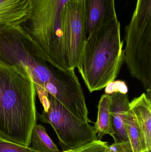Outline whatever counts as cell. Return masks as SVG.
Segmentation results:
<instances>
[{
  "label": "cell",
  "instance_id": "obj_1",
  "mask_svg": "<svg viewBox=\"0 0 151 152\" xmlns=\"http://www.w3.org/2000/svg\"><path fill=\"white\" fill-rule=\"evenodd\" d=\"M0 63L29 75L41 104L48 100V94L70 112L78 110L85 103L74 69L55 66L21 25L0 28Z\"/></svg>",
  "mask_w": 151,
  "mask_h": 152
},
{
  "label": "cell",
  "instance_id": "obj_2",
  "mask_svg": "<svg viewBox=\"0 0 151 152\" xmlns=\"http://www.w3.org/2000/svg\"><path fill=\"white\" fill-rule=\"evenodd\" d=\"M36 89L29 75L0 63V137L29 147L37 123Z\"/></svg>",
  "mask_w": 151,
  "mask_h": 152
},
{
  "label": "cell",
  "instance_id": "obj_3",
  "mask_svg": "<svg viewBox=\"0 0 151 152\" xmlns=\"http://www.w3.org/2000/svg\"><path fill=\"white\" fill-rule=\"evenodd\" d=\"M123 44L118 19L88 35L77 68L90 93L104 88L118 77L124 62Z\"/></svg>",
  "mask_w": 151,
  "mask_h": 152
},
{
  "label": "cell",
  "instance_id": "obj_4",
  "mask_svg": "<svg viewBox=\"0 0 151 152\" xmlns=\"http://www.w3.org/2000/svg\"><path fill=\"white\" fill-rule=\"evenodd\" d=\"M72 0H27L28 16L21 26L55 66L68 68L61 18L64 6Z\"/></svg>",
  "mask_w": 151,
  "mask_h": 152
},
{
  "label": "cell",
  "instance_id": "obj_5",
  "mask_svg": "<svg viewBox=\"0 0 151 152\" xmlns=\"http://www.w3.org/2000/svg\"><path fill=\"white\" fill-rule=\"evenodd\" d=\"M124 62L151 96V0H137L125 29Z\"/></svg>",
  "mask_w": 151,
  "mask_h": 152
},
{
  "label": "cell",
  "instance_id": "obj_6",
  "mask_svg": "<svg viewBox=\"0 0 151 152\" xmlns=\"http://www.w3.org/2000/svg\"><path fill=\"white\" fill-rule=\"evenodd\" d=\"M48 97L49 106L39 119L52 127L63 151L80 148L98 140L95 126L71 113L52 95L48 94Z\"/></svg>",
  "mask_w": 151,
  "mask_h": 152
},
{
  "label": "cell",
  "instance_id": "obj_7",
  "mask_svg": "<svg viewBox=\"0 0 151 152\" xmlns=\"http://www.w3.org/2000/svg\"><path fill=\"white\" fill-rule=\"evenodd\" d=\"M61 28L69 69H74L79 65L87 34L84 0H72L65 5Z\"/></svg>",
  "mask_w": 151,
  "mask_h": 152
},
{
  "label": "cell",
  "instance_id": "obj_8",
  "mask_svg": "<svg viewBox=\"0 0 151 152\" xmlns=\"http://www.w3.org/2000/svg\"><path fill=\"white\" fill-rule=\"evenodd\" d=\"M84 1L88 35L106 22L117 19L114 0H84Z\"/></svg>",
  "mask_w": 151,
  "mask_h": 152
},
{
  "label": "cell",
  "instance_id": "obj_9",
  "mask_svg": "<svg viewBox=\"0 0 151 152\" xmlns=\"http://www.w3.org/2000/svg\"><path fill=\"white\" fill-rule=\"evenodd\" d=\"M111 95L110 108L112 127L113 130V138L114 143L129 141L126 130L125 121L128 111L130 109L127 94L114 93Z\"/></svg>",
  "mask_w": 151,
  "mask_h": 152
},
{
  "label": "cell",
  "instance_id": "obj_10",
  "mask_svg": "<svg viewBox=\"0 0 151 152\" xmlns=\"http://www.w3.org/2000/svg\"><path fill=\"white\" fill-rule=\"evenodd\" d=\"M129 107L142 135L147 151H151V101L145 93L134 98Z\"/></svg>",
  "mask_w": 151,
  "mask_h": 152
},
{
  "label": "cell",
  "instance_id": "obj_11",
  "mask_svg": "<svg viewBox=\"0 0 151 152\" xmlns=\"http://www.w3.org/2000/svg\"><path fill=\"white\" fill-rule=\"evenodd\" d=\"M29 10L27 0H0V28L21 25Z\"/></svg>",
  "mask_w": 151,
  "mask_h": 152
},
{
  "label": "cell",
  "instance_id": "obj_12",
  "mask_svg": "<svg viewBox=\"0 0 151 152\" xmlns=\"http://www.w3.org/2000/svg\"><path fill=\"white\" fill-rule=\"evenodd\" d=\"M111 104V95L103 94L98 102L97 119L94 126L98 140H102L103 136L106 134L110 135L112 137L113 136L110 112Z\"/></svg>",
  "mask_w": 151,
  "mask_h": 152
},
{
  "label": "cell",
  "instance_id": "obj_13",
  "mask_svg": "<svg viewBox=\"0 0 151 152\" xmlns=\"http://www.w3.org/2000/svg\"><path fill=\"white\" fill-rule=\"evenodd\" d=\"M125 130L134 152L147 151L142 135L133 112L129 109L126 116Z\"/></svg>",
  "mask_w": 151,
  "mask_h": 152
},
{
  "label": "cell",
  "instance_id": "obj_14",
  "mask_svg": "<svg viewBox=\"0 0 151 152\" xmlns=\"http://www.w3.org/2000/svg\"><path fill=\"white\" fill-rule=\"evenodd\" d=\"M30 147L39 152H59L57 145L53 142L46 132L45 127L36 124L34 127L31 137Z\"/></svg>",
  "mask_w": 151,
  "mask_h": 152
},
{
  "label": "cell",
  "instance_id": "obj_15",
  "mask_svg": "<svg viewBox=\"0 0 151 152\" xmlns=\"http://www.w3.org/2000/svg\"><path fill=\"white\" fill-rule=\"evenodd\" d=\"M0 152H39L30 146L27 147L6 140L0 137Z\"/></svg>",
  "mask_w": 151,
  "mask_h": 152
},
{
  "label": "cell",
  "instance_id": "obj_16",
  "mask_svg": "<svg viewBox=\"0 0 151 152\" xmlns=\"http://www.w3.org/2000/svg\"><path fill=\"white\" fill-rule=\"evenodd\" d=\"M105 89V93L107 94L111 95L114 93L127 94L128 88L126 83L123 80H113L109 82Z\"/></svg>",
  "mask_w": 151,
  "mask_h": 152
},
{
  "label": "cell",
  "instance_id": "obj_17",
  "mask_svg": "<svg viewBox=\"0 0 151 152\" xmlns=\"http://www.w3.org/2000/svg\"><path fill=\"white\" fill-rule=\"evenodd\" d=\"M108 145L107 142L98 139L84 145L79 152H106Z\"/></svg>",
  "mask_w": 151,
  "mask_h": 152
},
{
  "label": "cell",
  "instance_id": "obj_18",
  "mask_svg": "<svg viewBox=\"0 0 151 152\" xmlns=\"http://www.w3.org/2000/svg\"><path fill=\"white\" fill-rule=\"evenodd\" d=\"M106 152H134L129 141L114 143L108 145Z\"/></svg>",
  "mask_w": 151,
  "mask_h": 152
},
{
  "label": "cell",
  "instance_id": "obj_19",
  "mask_svg": "<svg viewBox=\"0 0 151 152\" xmlns=\"http://www.w3.org/2000/svg\"><path fill=\"white\" fill-rule=\"evenodd\" d=\"M84 146H82V147H80V148L73 149V150H68V151H63L62 152L59 151V152H79L80 151H81V150H82V147H83Z\"/></svg>",
  "mask_w": 151,
  "mask_h": 152
},
{
  "label": "cell",
  "instance_id": "obj_20",
  "mask_svg": "<svg viewBox=\"0 0 151 152\" xmlns=\"http://www.w3.org/2000/svg\"><path fill=\"white\" fill-rule=\"evenodd\" d=\"M144 152H151V151H145Z\"/></svg>",
  "mask_w": 151,
  "mask_h": 152
}]
</instances>
